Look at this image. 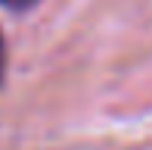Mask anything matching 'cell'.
Wrapping results in <instances>:
<instances>
[{
	"label": "cell",
	"mask_w": 152,
	"mask_h": 150,
	"mask_svg": "<svg viewBox=\"0 0 152 150\" xmlns=\"http://www.w3.org/2000/svg\"><path fill=\"white\" fill-rule=\"evenodd\" d=\"M3 75H6V44H3V35H0V85H3Z\"/></svg>",
	"instance_id": "2"
},
{
	"label": "cell",
	"mask_w": 152,
	"mask_h": 150,
	"mask_svg": "<svg viewBox=\"0 0 152 150\" xmlns=\"http://www.w3.org/2000/svg\"><path fill=\"white\" fill-rule=\"evenodd\" d=\"M34 3H37V0H0V6H6V10H12V13H22V10H31Z\"/></svg>",
	"instance_id": "1"
}]
</instances>
